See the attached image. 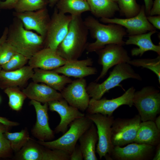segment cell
Instances as JSON below:
<instances>
[{"mask_svg":"<svg viewBox=\"0 0 160 160\" xmlns=\"http://www.w3.org/2000/svg\"><path fill=\"white\" fill-rule=\"evenodd\" d=\"M60 92L63 97L71 106L84 112L87 108L90 97L87 92L84 78L72 81Z\"/></svg>","mask_w":160,"mask_h":160,"instance_id":"cell-12","label":"cell"},{"mask_svg":"<svg viewBox=\"0 0 160 160\" xmlns=\"http://www.w3.org/2000/svg\"><path fill=\"white\" fill-rule=\"evenodd\" d=\"M94 123L97 128L98 140L96 152L100 159H111L110 155L114 147L111 141V127L114 119L112 116L99 113L85 115Z\"/></svg>","mask_w":160,"mask_h":160,"instance_id":"cell-7","label":"cell"},{"mask_svg":"<svg viewBox=\"0 0 160 160\" xmlns=\"http://www.w3.org/2000/svg\"><path fill=\"white\" fill-rule=\"evenodd\" d=\"M70 154L64 150L51 149L44 147L42 160H70Z\"/></svg>","mask_w":160,"mask_h":160,"instance_id":"cell-36","label":"cell"},{"mask_svg":"<svg viewBox=\"0 0 160 160\" xmlns=\"http://www.w3.org/2000/svg\"><path fill=\"white\" fill-rule=\"evenodd\" d=\"M135 91V89L132 87L122 95L115 98L96 100L92 98L86 110L87 114L99 113L111 116H112L115 110L122 105H127L131 107L133 105V99Z\"/></svg>","mask_w":160,"mask_h":160,"instance_id":"cell-10","label":"cell"},{"mask_svg":"<svg viewBox=\"0 0 160 160\" xmlns=\"http://www.w3.org/2000/svg\"><path fill=\"white\" fill-rule=\"evenodd\" d=\"M16 52L6 41L0 47V65L7 63Z\"/></svg>","mask_w":160,"mask_h":160,"instance_id":"cell-37","label":"cell"},{"mask_svg":"<svg viewBox=\"0 0 160 160\" xmlns=\"http://www.w3.org/2000/svg\"><path fill=\"white\" fill-rule=\"evenodd\" d=\"M111 0L115 2L117 1V0Z\"/></svg>","mask_w":160,"mask_h":160,"instance_id":"cell-48","label":"cell"},{"mask_svg":"<svg viewBox=\"0 0 160 160\" xmlns=\"http://www.w3.org/2000/svg\"><path fill=\"white\" fill-rule=\"evenodd\" d=\"M147 18L148 22L154 28L160 29V15H149Z\"/></svg>","mask_w":160,"mask_h":160,"instance_id":"cell-40","label":"cell"},{"mask_svg":"<svg viewBox=\"0 0 160 160\" xmlns=\"http://www.w3.org/2000/svg\"><path fill=\"white\" fill-rule=\"evenodd\" d=\"M141 122L139 115L129 119H114L111 127V141L113 145L121 146L134 142Z\"/></svg>","mask_w":160,"mask_h":160,"instance_id":"cell-8","label":"cell"},{"mask_svg":"<svg viewBox=\"0 0 160 160\" xmlns=\"http://www.w3.org/2000/svg\"><path fill=\"white\" fill-rule=\"evenodd\" d=\"M48 104L50 110L57 112L60 117V122L55 130L56 133L60 132L64 133L73 121L85 116L78 109L70 105L63 98L50 101Z\"/></svg>","mask_w":160,"mask_h":160,"instance_id":"cell-16","label":"cell"},{"mask_svg":"<svg viewBox=\"0 0 160 160\" xmlns=\"http://www.w3.org/2000/svg\"><path fill=\"white\" fill-rule=\"evenodd\" d=\"M59 0H48V4L50 7H52L55 5Z\"/></svg>","mask_w":160,"mask_h":160,"instance_id":"cell-47","label":"cell"},{"mask_svg":"<svg viewBox=\"0 0 160 160\" xmlns=\"http://www.w3.org/2000/svg\"><path fill=\"white\" fill-rule=\"evenodd\" d=\"M121 14L126 18L133 17L139 12L140 8L135 0H117Z\"/></svg>","mask_w":160,"mask_h":160,"instance_id":"cell-33","label":"cell"},{"mask_svg":"<svg viewBox=\"0 0 160 160\" xmlns=\"http://www.w3.org/2000/svg\"><path fill=\"white\" fill-rule=\"evenodd\" d=\"M84 22L92 37L96 39L94 42L87 43V53L96 52L109 44H125L123 38L127 33L122 26L112 23L105 25L91 16L87 17Z\"/></svg>","mask_w":160,"mask_h":160,"instance_id":"cell-2","label":"cell"},{"mask_svg":"<svg viewBox=\"0 0 160 160\" xmlns=\"http://www.w3.org/2000/svg\"><path fill=\"white\" fill-rule=\"evenodd\" d=\"M1 97H0V103L1 102Z\"/></svg>","mask_w":160,"mask_h":160,"instance_id":"cell-50","label":"cell"},{"mask_svg":"<svg viewBox=\"0 0 160 160\" xmlns=\"http://www.w3.org/2000/svg\"><path fill=\"white\" fill-rule=\"evenodd\" d=\"M156 126L158 130L160 131V116L156 117L154 121Z\"/></svg>","mask_w":160,"mask_h":160,"instance_id":"cell-46","label":"cell"},{"mask_svg":"<svg viewBox=\"0 0 160 160\" xmlns=\"http://www.w3.org/2000/svg\"><path fill=\"white\" fill-rule=\"evenodd\" d=\"M160 131L154 121L149 120L141 122L134 142L155 146L160 143Z\"/></svg>","mask_w":160,"mask_h":160,"instance_id":"cell-24","label":"cell"},{"mask_svg":"<svg viewBox=\"0 0 160 160\" xmlns=\"http://www.w3.org/2000/svg\"><path fill=\"white\" fill-rule=\"evenodd\" d=\"M31 79L33 82L43 83L60 92L72 80L63 75H60L53 70H46L38 68L33 69Z\"/></svg>","mask_w":160,"mask_h":160,"instance_id":"cell-22","label":"cell"},{"mask_svg":"<svg viewBox=\"0 0 160 160\" xmlns=\"http://www.w3.org/2000/svg\"><path fill=\"white\" fill-rule=\"evenodd\" d=\"M0 123L11 127L17 126L19 124L17 122L10 121L6 118L1 116H0Z\"/></svg>","mask_w":160,"mask_h":160,"instance_id":"cell-42","label":"cell"},{"mask_svg":"<svg viewBox=\"0 0 160 160\" xmlns=\"http://www.w3.org/2000/svg\"><path fill=\"white\" fill-rule=\"evenodd\" d=\"M83 155L79 145H76L74 148L70 155V160H82Z\"/></svg>","mask_w":160,"mask_h":160,"instance_id":"cell-39","label":"cell"},{"mask_svg":"<svg viewBox=\"0 0 160 160\" xmlns=\"http://www.w3.org/2000/svg\"><path fill=\"white\" fill-rule=\"evenodd\" d=\"M145 7L142 6L139 13L133 17L126 18H101L100 21L105 23L115 24L126 28L129 36L145 33L156 28L148 22Z\"/></svg>","mask_w":160,"mask_h":160,"instance_id":"cell-13","label":"cell"},{"mask_svg":"<svg viewBox=\"0 0 160 160\" xmlns=\"http://www.w3.org/2000/svg\"><path fill=\"white\" fill-rule=\"evenodd\" d=\"M123 46L116 44H109L96 52L98 56V63L102 66V68L95 81L103 78L108 70L113 66L127 63L131 60L127 51Z\"/></svg>","mask_w":160,"mask_h":160,"instance_id":"cell-11","label":"cell"},{"mask_svg":"<svg viewBox=\"0 0 160 160\" xmlns=\"http://www.w3.org/2000/svg\"><path fill=\"white\" fill-rule=\"evenodd\" d=\"M19 0H0V9H14Z\"/></svg>","mask_w":160,"mask_h":160,"instance_id":"cell-38","label":"cell"},{"mask_svg":"<svg viewBox=\"0 0 160 160\" xmlns=\"http://www.w3.org/2000/svg\"><path fill=\"white\" fill-rule=\"evenodd\" d=\"M72 17L68 33L56 49L69 61L78 60L85 50L89 32L81 15Z\"/></svg>","mask_w":160,"mask_h":160,"instance_id":"cell-3","label":"cell"},{"mask_svg":"<svg viewBox=\"0 0 160 160\" xmlns=\"http://www.w3.org/2000/svg\"><path fill=\"white\" fill-rule=\"evenodd\" d=\"M13 13L21 21L25 29L34 31L45 38L50 20L47 7L35 11Z\"/></svg>","mask_w":160,"mask_h":160,"instance_id":"cell-14","label":"cell"},{"mask_svg":"<svg viewBox=\"0 0 160 160\" xmlns=\"http://www.w3.org/2000/svg\"><path fill=\"white\" fill-rule=\"evenodd\" d=\"M9 141L13 151L18 152L30 139L27 129L24 128L20 132H10L8 131L4 133Z\"/></svg>","mask_w":160,"mask_h":160,"instance_id":"cell-29","label":"cell"},{"mask_svg":"<svg viewBox=\"0 0 160 160\" xmlns=\"http://www.w3.org/2000/svg\"><path fill=\"white\" fill-rule=\"evenodd\" d=\"M160 15V0H155L150 10L149 15Z\"/></svg>","mask_w":160,"mask_h":160,"instance_id":"cell-41","label":"cell"},{"mask_svg":"<svg viewBox=\"0 0 160 160\" xmlns=\"http://www.w3.org/2000/svg\"><path fill=\"white\" fill-rule=\"evenodd\" d=\"M155 154L153 159V160H160V144L159 143L157 146Z\"/></svg>","mask_w":160,"mask_h":160,"instance_id":"cell-45","label":"cell"},{"mask_svg":"<svg viewBox=\"0 0 160 160\" xmlns=\"http://www.w3.org/2000/svg\"><path fill=\"white\" fill-rule=\"evenodd\" d=\"M93 63L92 58L68 61L64 65L53 70L59 74H62L68 77L82 78L96 74V68L91 67Z\"/></svg>","mask_w":160,"mask_h":160,"instance_id":"cell-19","label":"cell"},{"mask_svg":"<svg viewBox=\"0 0 160 160\" xmlns=\"http://www.w3.org/2000/svg\"><path fill=\"white\" fill-rule=\"evenodd\" d=\"M33 69L29 65L13 71L2 70L0 71V89L11 87H18L23 86L31 78Z\"/></svg>","mask_w":160,"mask_h":160,"instance_id":"cell-20","label":"cell"},{"mask_svg":"<svg viewBox=\"0 0 160 160\" xmlns=\"http://www.w3.org/2000/svg\"><path fill=\"white\" fill-rule=\"evenodd\" d=\"M30 103L34 107L36 116V124L31 130L33 135L40 141L52 140L55 138L54 133L49 125L48 103L42 105L40 102L31 100Z\"/></svg>","mask_w":160,"mask_h":160,"instance_id":"cell-17","label":"cell"},{"mask_svg":"<svg viewBox=\"0 0 160 160\" xmlns=\"http://www.w3.org/2000/svg\"><path fill=\"white\" fill-rule=\"evenodd\" d=\"M156 32L155 30L145 33L129 36L128 39L125 42V44H134L138 47L131 50L132 55L141 56L145 52L148 51H154L160 55V45H155L151 39V36Z\"/></svg>","mask_w":160,"mask_h":160,"instance_id":"cell-23","label":"cell"},{"mask_svg":"<svg viewBox=\"0 0 160 160\" xmlns=\"http://www.w3.org/2000/svg\"><path fill=\"white\" fill-rule=\"evenodd\" d=\"M133 102L141 121H154L160 113V92L153 87H145L135 92Z\"/></svg>","mask_w":160,"mask_h":160,"instance_id":"cell-6","label":"cell"},{"mask_svg":"<svg viewBox=\"0 0 160 160\" xmlns=\"http://www.w3.org/2000/svg\"><path fill=\"white\" fill-rule=\"evenodd\" d=\"M8 28L6 41L16 52L29 59L45 48V38L25 29L23 23L15 17Z\"/></svg>","mask_w":160,"mask_h":160,"instance_id":"cell-1","label":"cell"},{"mask_svg":"<svg viewBox=\"0 0 160 160\" xmlns=\"http://www.w3.org/2000/svg\"><path fill=\"white\" fill-rule=\"evenodd\" d=\"M1 69H2V68H1V65H0V71Z\"/></svg>","mask_w":160,"mask_h":160,"instance_id":"cell-49","label":"cell"},{"mask_svg":"<svg viewBox=\"0 0 160 160\" xmlns=\"http://www.w3.org/2000/svg\"><path fill=\"white\" fill-rule=\"evenodd\" d=\"M98 140L97 128L93 123L78 140L84 160H97L96 155V145Z\"/></svg>","mask_w":160,"mask_h":160,"instance_id":"cell-25","label":"cell"},{"mask_svg":"<svg viewBox=\"0 0 160 160\" xmlns=\"http://www.w3.org/2000/svg\"><path fill=\"white\" fill-rule=\"evenodd\" d=\"M145 11L146 15H149L150 10L153 4L152 0H144Z\"/></svg>","mask_w":160,"mask_h":160,"instance_id":"cell-43","label":"cell"},{"mask_svg":"<svg viewBox=\"0 0 160 160\" xmlns=\"http://www.w3.org/2000/svg\"><path fill=\"white\" fill-rule=\"evenodd\" d=\"M127 63L136 67H141L150 69L157 75L160 83V55L153 59L143 58L130 60Z\"/></svg>","mask_w":160,"mask_h":160,"instance_id":"cell-31","label":"cell"},{"mask_svg":"<svg viewBox=\"0 0 160 160\" xmlns=\"http://www.w3.org/2000/svg\"><path fill=\"white\" fill-rule=\"evenodd\" d=\"M68 61L61 56L56 49L46 47L33 55L28 63V65L33 69L52 70L64 65Z\"/></svg>","mask_w":160,"mask_h":160,"instance_id":"cell-18","label":"cell"},{"mask_svg":"<svg viewBox=\"0 0 160 160\" xmlns=\"http://www.w3.org/2000/svg\"><path fill=\"white\" fill-rule=\"evenodd\" d=\"M129 78L142 80L131 65L127 63H121L115 65L107 78L102 83L95 82L89 83L87 87V91L90 97L99 100L111 89L117 86L121 87L120 83Z\"/></svg>","mask_w":160,"mask_h":160,"instance_id":"cell-4","label":"cell"},{"mask_svg":"<svg viewBox=\"0 0 160 160\" xmlns=\"http://www.w3.org/2000/svg\"><path fill=\"white\" fill-rule=\"evenodd\" d=\"M48 4V0H19L14 9L18 12L35 11L46 8Z\"/></svg>","mask_w":160,"mask_h":160,"instance_id":"cell-32","label":"cell"},{"mask_svg":"<svg viewBox=\"0 0 160 160\" xmlns=\"http://www.w3.org/2000/svg\"><path fill=\"white\" fill-rule=\"evenodd\" d=\"M22 91L27 97L43 103L63 98L60 92L44 84L30 83Z\"/></svg>","mask_w":160,"mask_h":160,"instance_id":"cell-21","label":"cell"},{"mask_svg":"<svg viewBox=\"0 0 160 160\" xmlns=\"http://www.w3.org/2000/svg\"><path fill=\"white\" fill-rule=\"evenodd\" d=\"M90 11L97 17L111 18L119 9L117 4L111 0H86Z\"/></svg>","mask_w":160,"mask_h":160,"instance_id":"cell-26","label":"cell"},{"mask_svg":"<svg viewBox=\"0 0 160 160\" xmlns=\"http://www.w3.org/2000/svg\"><path fill=\"white\" fill-rule=\"evenodd\" d=\"M29 59L23 55L16 52L6 63L1 66L6 71H13L21 68L28 62Z\"/></svg>","mask_w":160,"mask_h":160,"instance_id":"cell-35","label":"cell"},{"mask_svg":"<svg viewBox=\"0 0 160 160\" xmlns=\"http://www.w3.org/2000/svg\"><path fill=\"white\" fill-rule=\"evenodd\" d=\"M8 27H5L3 32L2 35L0 38V47L2 44L6 40L8 33Z\"/></svg>","mask_w":160,"mask_h":160,"instance_id":"cell-44","label":"cell"},{"mask_svg":"<svg viewBox=\"0 0 160 160\" xmlns=\"http://www.w3.org/2000/svg\"><path fill=\"white\" fill-rule=\"evenodd\" d=\"M93 122L86 116L76 119L70 124V128L61 137L54 140L39 141L44 147L51 149H60L70 154L81 135L90 127Z\"/></svg>","mask_w":160,"mask_h":160,"instance_id":"cell-5","label":"cell"},{"mask_svg":"<svg viewBox=\"0 0 160 160\" xmlns=\"http://www.w3.org/2000/svg\"><path fill=\"white\" fill-rule=\"evenodd\" d=\"M9 98L8 104L13 110L18 111L22 108L24 100L27 97L19 88L11 87L4 89Z\"/></svg>","mask_w":160,"mask_h":160,"instance_id":"cell-30","label":"cell"},{"mask_svg":"<svg viewBox=\"0 0 160 160\" xmlns=\"http://www.w3.org/2000/svg\"><path fill=\"white\" fill-rule=\"evenodd\" d=\"M44 147L30 139L17 153L15 159L20 160H42Z\"/></svg>","mask_w":160,"mask_h":160,"instance_id":"cell-28","label":"cell"},{"mask_svg":"<svg viewBox=\"0 0 160 160\" xmlns=\"http://www.w3.org/2000/svg\"><path fill=\"white\" fill-rule=\"evenodd\" d=\"M155 146L135 143L125 147L114 146L111 152V159L117 160H145L153 156Z\"/></svg>","mask_w":160,"mask_h":160,"instance_id":"cell-15","label":"cell"},{"mask_svg":"<svg viewBox=\"0 0 160 160\" xmlns=\"http://www.w3.org/2000/svg\"><path fill=\"white\" fill-rule=\"evenodd\" d=\"M10 127L0 123V159L9 158L12 155L13 151L4 135Z\"/></svg>","mask_w":160,"mask_h":160,"instance_id":"cell-34","label":"cell"},{"mask_svg":"<svg viewBox=\"0 0 160 160\" xmlns=\"http://www.w3.org/2000/svg\"><path fill=\"white\" fill-rule=\"evenodd\" d=\"M55 6L59 12L69 13L71 16L81 15L84 12L90 11L86 0H59Z\"/></svg>","mask_w":160,"mask_h":160,"instance_id":"cell-27","label":"cell"},{"mask_svg":"<svg viewBox=\"0 0 160 160\" xmlns=\"http://www.w3.org/2000/svg\"><path fill=\"white\" fill-rule=\"evenodd\" d=\"M72 18L71 15L59 12L55 7L48 27L45 48L57 49L68 33Z\"/></svg>","mask_w":160,"mask_h":160,"instance_id":"cell-9","label":"cell"}]
</instances>
